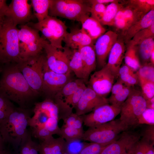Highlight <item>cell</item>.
<instances>
[{
    "instance_id": "cell-57",
    "label": "cell",
    "mask_w": 154,
    "mask_h": 154,
    "mask_svg": "<svg viewBox=\"0 0 154 154\" xmlns=\"http://www.w3.org/2000/svg\"><path fill=\"white\" fill-rule=\"evenodd\" d=\"M63 154H74L73 153H72L69 152L68 151V150L66 151Z\"/></svg>"
},
{
    "instance_id": "cell-23",
    "label": "cell",
    "mask_w": 154,
    "mask_h": 154,
    "mask_svg": "<svg viewBox=\"0 0 154 154\" xmlns=\"http://www.w3.org/2000/svg\"><path fill=\"white\" fill-rule=\"evenodd\" d=\"M84 82L82 79H72L66 83L55 96L53 100L57 105L60 112H63L67 109L65 101Z\"/></svg>"
},
{
    "instance_id": "cell-21",
    "label": "cell",
    "mask_w": 154,
    "mask_h": 154,
    "mask_svg": "<svg viewBox=\"0 0 154 154\" xmlns=\"http://www.w3.org/2000/svg\"><path fill=\"white\" fill-rule=\"evenodd\" d=\"M38 144L39 154H63L68 150V143L62 137L51 136Z\"/></svg>"
},
{
    "instance_id": "cell-3",
    "label": "cell",
    "mask_w": 154,
    "mask_h": 154,
    "mask_svg": "<svg viewBox=\"0 0 154 154\" xmlns=\"http://www.w3.org/2000/svg\"><path fill=\"white\" fill-rule=\"evenodd\" d=\"M0 63L17 64L22 61L18 36L19 29L9 18L1 19Z\"/></svg>"
},
{
    "instance_id": "cell-54",
    "label": "cell",
    "mask_w": 154,
    "mask_h": 154,
    "mask_svg": "<svg viewBox=\"0 0 154 154\" xmlns=\"http://www.w3.org/2000/svg\"><path fill=\"white\" fill-rule=\"evenodd\" d=\"M4 142L0 131V152L3 149V144Z\"/></svg>"
},
{
    "instance_id": "cell-49",
    "label": "cell",
    "mask_w": 154,
    "mask_h": 154,
    "mask_svg": "<svg viewBox=\"0 0 154 154\" xmlns=\"http://www.w3.org/2000/svg\"><path fill=\"white\" fill-rule=\"evenodd\" d=\"M126 86L121 80L118 79L117 82L113 84L112 87L111 91V95L118 93Z\"/></svg>"
},
{
    "instance_id": "cell-12",
    "label": "cell",
    "mask_w": 154,
    "mask_h": 154,
    "mask_svg": "<svg viewBox=\"0 0 154 154\" xmlns=\"http://www.w3.org/2000/svg\"><path fill=\"white\" fill-rule=\"evenodd\" d=\"M44 50L46 54L47 64L51 70L60 74L72 72L69 67L66 53L63 48V50L57 48L46 40Z\"/></svg>"
},
{
    "instance_id": "cell-38",
    "label": "cell",
    "mask_w": 154,
    "mask_h": 154,
    "mask_svg": "<svg viewBox=\"0 0 154 154\" xmlns=\"http://www.w3.org/2000/svg\"><path fill=\"white\" fill-rule=\"evenodd\" d=\"M128 4L145 15L154 9V0H130Z\"/></svg>"
},
{
    "instance_id": "cell-43",
    "label": "cell",
    "mask_w": 154,
    "mask_h": 154,
    "mask_svg": "<svg viewBox=\"0 0 154 154\" xmlns=\"http://www.w3.org/2000/svg\"><path fill=\"white\" fill-rule=\"evenodd\" d=\"M63 125L78 129H83V119L82 115L78 116L72 112L63 120Z\"/></svg>"
},
{
    "instance_id": "cell-46",
    "label": "cell",
    "mask_w": 154,
    "mask_h": 154,
    "mask_svg": "<svg viewBox=\"0 0 154 154\" xmlns=\"http://www.w3.org/2000/svg\"><path fill=\"white\" fill-rule=\"evenodd\" d=\"M106 7L105 5L103 4L95 3L92 4L90 11L91 17L100 22Z\"/></svg>"
},
{
    "instance_id": "cell-33",
    "label": "cell",
    "mask_w": 154,
    "mask_h": 154,
    "mask_svg": "<svg viewBox=\"0 0 154 154\" xmlns=\"http://www.w3.org/2000/svg\"><path fill=\"white\" fill-rule=\"evenodd\" d=\"M154 145L141 138L132 146L128 152L130 154H154Z\"/></svg>"
},
{
    "instance_id": "cell-2",
    "label": "cell",
    "mask_w": 154,
    "mask_h": 154,
    "mask_svg": "<svg viewBox=\"0 0 154 154\" xmlns=\"http://www.w3.org/2000/svg\"><path fill=\"white\" fill-rule=\"evenodd\" d=\"M30 114L27 108L15 107L0 122V131L4 143L10 144L16 151L30 133L27 127Z\"/></svg>"
},
{
    "instance_id": "cell-6",
    "label": "cell",
    "mask_w": 154,
    "mask_h": 154,
    "mask_svg": "<svg viewBox=\"0 0 154 154\" xmlns=\"http://www.w3.org/2000/svg\"><path fill=\"white\" fill-rule=\"evenodd\" d=\"M83 0H51L48 15L80 22L90 13L91 6Z\"/></svg>"
},
{
    "instance_id": "cell-22",
    "label": "cell",
    "mask_w": 154,
    "mask_h": 154,
    "mask_svg": "<svg viewBox=\"0 0 154 154\" xmlns=\"http://www.w3.org/2000/svg\"><path fill=\"white\" fill-rule=\"evenodd\" d=\"M84 71L83 80L84 83L88 82L91 72L96 69V58L94 44L80 47Z\"/></svg>"
},
{
    "instance_id": "cell-37",
    "label": "cell",
    "mask_w": 154,
    "mask_h": 154,
    "mask_svg": "<svg viewBox=\"0 0 154 154\" xmlns=\"http://www.w3.org/2000/svg\"><path fill=\"white\" fill-rule=\"evenodd\" d=\"M133 88L131 87L125 86L118 93L111 95L108 98L109 102L112 105L120 108L130 94Z\"/></svg>"
},
{
    "instance_id": "cell-55",
    "label": "cell",
    "mask_w": 154,
    "mask_h": 154,
    "mask_svg": "<svg viewBox=\"0 0 154 154\" xmlns=\"http://www.w3.org/2000/svg\"><path fill=\"white\" fill-rule=\"evenodd\" d=\"M0 154H15V153H13L12 152L3 149V150L0 152Z\"/></svg>"
},
{
    "instance_id": "cell-9",
    "label": "cell",
    "mask_w": 154,
    "mask_h": 154,
    "mask_svg": "<svg viewBox=\"0 0 154 154\" xmlns=\"http://www.w3.org/2000/svg\"><path fill=\"white\" fill-rule=\"evenodd\" d=\"M146 108V100L142 93L133 88L120 107L119 119L129 127L138 125L141 115Z\"/></svg>"
},
{
    "instance_id": "cell-56",
    "label": "cell",
    "mask_w": 154,
    "mask_h": 154,
    "mask_svg": "<svg viewBox=\"0 0 154 154\" xmlns=\"http://www.w3.org/2000/svg\"><path fill=\"white\" fill-rule=\"evenodd\" d=\"M150 63L153 65L154 64V50H153L150 55Z\"/></svg>"
},
{
    "instance_id": "cell-19",
    "label": "cell",
    "mask_w": 154,
    "mask_h": 154,
    "mask_svg": "<svg viewBox=\"0 0 154 154\" xmlns=\"http://www.w3.org/2000/svg\"><path fill=\"white\" fill-rule=\"evenodd\" d=\"M125 50L123 40L118 38L108 56V61L106 65L113 73L116 78H118L119 71L124 58Z\"/></svg>"
},
{
    "instance_id": "cell-58",
    "label": "cell",
    "mask_w": 154,
    "mask_h": 154,
    "mask_svg": "<svg viewBox=\"0 0 154 154\" xmlns=\"http://www.w3.org/2000/svg\"><path fill=\"white\" fill-rule=\"evenodd\" d=\"M124 154H130L128 152H127L125 153Z\"/></svg>"
},
{
    "instance_id": "cell-40",
    "label": "cell",
    "mask_w": 154,
    "mask_h": 154,
    "mask_svg": "<svg viewBox=\"0 0 154 154\" xmlns=\"http://www.w3.org/2000/svg\"><path fill=\"white\" fill-rule=\"evenodd\" d=\"M86 87L85 83L83 82L75 91L65 100L64 102L68 108L72 109L75 108Z\"/></svg>"
},
{
    "instance_id": "cell-59",
    "label": "cell",
    "mask_w": 154,
    "mask_h": 154,
    "mask_svg": "<svg viewBox=\"0 0 154 154\" xmlns=\"http://www.w3.org/2000/svg\"><path fill=\"white\" fill-rule=\"evenodd\" d=\"M1 20H0V30L1 29Z\"/></svg>"
},
{
    "instance_id": "cell-31",
    "label": "cell",
    "mask_w": 154,
    "mask_h": 154,
    "mask_svg": "<svg viewBox=\"0 0 154 154\" xmlns=\"http://www.w3.org/2000/svg\"><path fill=\"white\" fill-rule=\"evenodd\" d=\"M154 37L147 39L137 46L139 55L143 64L148 63L151 52L154 50Z\"/></svg>"
},
{
    "instance_id": "cell-4",
    "label": "cell",
    "mask_w": 154,
    "mask_h": 154,
    "mask_svg": "<svg viewBox=\"0 0 154 154\" xmlns=\"http://www.w3.org/2000/svg\"><path fill=\"white\" fill-rule=\"evenodd\" d=\"M129 127L119 118L97 126L89 127L84 132L82 139L92 143L109 144L122 132Z\"/></svg>"
},
{
    "instance_id": "cell-26",
    "label": "cell",
    "mask_w": 154,
    "mask_h": 154,
    "mask_svg": "<svg viewBox=\"0 0 154 154\" xmlns=\"http://www.w3.org/2000/svg\"><path fill=\"white\" fill-rule=\"evenodd\" d=\"M63 48L67 54L70 69L77 78L83 80V66L79 49H72L66 46Z\"/></svg>"
},
{
    "instance_id": "cell-35",
    "label": "cell",
    "mask_w": 154,
    "mask_h": 154,
    "mask_svg": "<svg viewBox=\"0 0 154 154\" xmlns=\"http://www.w3.org/2000/svg\"><path fill=\"white\" fill-rule=\"evenodd\" d=\"M145 15L130 5L128 4L125 7H124L123 18L126 23L127 30Z\"/></svg>"
},
{
    "instance_id": "cell-1",
    "label": "cell",
    "mask_w": 154,
    "mask_h": 154,
    "mask_svg": "<svg viewBox=\"0 0 154 154\" xmlns=\"http://www.w3.org/2000/svg\"><path fill=\"white\" fill-rule=\"evenodd\" d=\"M0 79V94L20 107L27 106L37 96L30 87L16 64H5Z\"/></svg>"
},
{
    "instance_id": "cell-39",
    "label": "cell",
    "mask_w": 154,
    "mask_h": 154,
    "mask_svg": "<svg viewBox=\"0 0 154 154\" xmlns=\"http://www.w3.org/2000/svg\"><path fill=\"white\" fill-rule=\"evenodd\" d=\"M142 90V94L146 100L154 97V82L148 80L138 75Z\"/></svg>"
},
{
    "instance_id": "cell-17",
    "label": "cell",
    "mask_w": 154,
    "mask_h": 154,
    "mask_svg": "<svg viewBox=\"0 0 154 154\" xmlns=\"http://www.w3.org/2000/svg\"><path fill=\"white\" fill-rule=\"evenodd\" d=\"M31 7L27 0H12L8 5L4 16L10 19L16 26L25 25L31 19Z\"/></svg>"
},
{
    "instance_id": "cell-15",
    "label": "cell",
    "mask_w": 154,
    "mask_h": 154,
    "mask_svg": "<svg viewBox=\"0 0 154 154\" xmlns=\"http://www.w3.org/2000/svg\"><path fill=\"white\" fill-rule=\"evenodd\" d=\"M141 137L139 132L129 129L123 131L115 141L106 146L100 154H124Z\"/></svg>"
},
{
    "instance_id": "cell-14",
    "label": "cell",
    "mask_w": 154,
    "mask_h": 154,
    "mask_svg": "<svg viewBox=\"0 0 154 154\" xmlns=\"http://www.w3.org/2000/svg\"><path fill=\"white\" fill-rule=\"evenodd\" d=\"M120 112V108L112 104H105L89 114L82 115L83 123L89 127L100 125L114 119Z\"/></svg>"
},
{
    "instance_id": "cell-24",
    "label": "cell",
    "mask_w": 154,
    "mask_h": 154,
    "mask_svg": "<svg viewBox=\"0 0 154 154\" xmlns=\"http://www.w3.org/2000/svg\"><path fill=\"white\" fill-rule=\"evenodd\" d=\"M154 23V9L145 14L131 26L123 34L124 42L127 43L137 33L147 28Z\"/></svg>"
},
{
    "instance_id": "cell-11",
    "label": "cell",
    "mask_w": 154,
    "mask_h": 154,
    "mask_svg": "<svg viewBox=\"0 0 154 154\" xmlns=\"http://www.w3.org/2000/svg\"><path fill=\"white\" fill-rule=\"evenodd\" d=\"M43 82L42 94L46 98L53 99L55 96L68 82L72 80L71 73L60 74L51 70L46 60L43 67Z\"/></svg>"
},
{
    "instance_id": "cell-44",
    "label": "cell",
    "mask_w": 154,
    "mask_h": 154,
    "mask_svg": "<svg viewBox=\"0 0 154 154\" xmlns=\"http://www.w3.org/2000/svg\"><path fill=\"white\" fill-rule=\"evenodd\" d=\"M137 72L139 76L154 82V65L151 63L143 64Z\"/></svg>"
},
{
    "instance_id": "cell-45",
    "label": "cell",
    "mask_w": 154,
    "mask_h": 154,
    "mask_svg": "<svg viewBox=\"0 0 154 154\" xmlns=\"http://www.w3.org/2000/svg\"><path fill=\"white\" fill-rule=\"evenodd\" d=\"M154 125V109L147 108L141 115L138 120V124Z\"/></svg>"
},
{
    "instance_id": "cell-50",
    "label": "cell",
    "mask_w": 154,
    "mask_h": 154,
    "mask_svg": "<svg viewBox=\"0 0 154 154\" xmlns=\"http://www.w3.org/2000/svg\"><path fill=\"white\" fill-rule=\"evenodd\" d=\"M8 5L5 0H0V19L5 16V13Z\"/></svg>"
},
{
    "instance_id": "cell-29",
    "label": "cell",
    "mask_w": 154,
    "mask_h": 154,
    "mask_svg": "<svg viewBox=\"0 0 154 154\" xmlns=\"http://www.w3.org/2000/svg\"><path fill=\"white\" fill-rule=\"evenodd\" d=\"M123 6L119 0L109 4L106 7L100 23L102 25L113 26L117 13Z\"/></svg>"
},
{
    "instance_id": "cell-60",
    "label": "cell",
    "mask_w": 154,
    "mask_h": 154,
    "mask_svg": "<svg viewBox=\"0 0 154 154\" xmlns=\"http://www.w3.org/2000/svg\"><path fill=\"white\" fill-rule=\"evenodd\" d=\"M1 69L0 68V72H1Z\"/></svg>"
},
{
    "instance_id": "cell-51",
    "label": "cell",
    "mask_w": 154,
    "mask_h": 154,
    "mask_svg": "<svg viewBox=\"0 0 154 154\" xmlns=\"http://www.w3.org/2000/svg\"><path fill=\"white\" fill-rule=\"evenodd\" d=\"M117 0H91L87 1L91 4L95 3L101 4L105 5V4L117 1Z\"/></svg>"
},
{
    "instance_id": "cell-5",
    "label": "cell",
    "mask_w": 154,
    "mask_h": 154,
    "mask_svg": "<svg viewBox=\"0 0 154 154\" xmlns=\"http://www.w3.org/2000/svg\"><path fill=\"white\" fill-rule=\"evenodd\" d=\"M20 27L18 36L23 60H27L40 54L46 40L40 36L39 31L27 24L20 25Z\"/></svg>"
},
{
    "instance_id": "cell-52",
    "label": "cell",
    "mask_w": 154,
    "mask_h": 154,
    "mask_svg": "<svg viewBox=\"0 0 154 154\" xmlns=\"http://www.w3.org/2000/svg\"><path fill=\"white\" fill-rule=\"evenodd\" d=\"M146 108L154 109V97L146 100Z\"/></svg>"
},
{
    "instance_id": "cell-53",
    "label": "cell",
    "mask_w": 154,
    "mask_h": 154,
    "mask_svg": "<svg viewBox=\"0 0 154 154\" xmlns=\"http://www.w3.org/2000/svg\"><path fill=\"white\" fill-rule=\"evenodd\" d=\"M124 7L123 6L118 11L115 17L114 21L115 20L123 18Z\"/></svg>"
},
{
    "instance_id": "cell-25",
    "label": "cell",
    "mask_w": 154,
    "mask_h": 154,
    "mask_svg": "<svg viewBox=\"0 0 154 154\" xmlns=\"http://www.w3.org/2000/svg\"><path fill=\"white\" fill-rule=\"evenodd\" d=\"M80 22L82 24L81 28L94 41L106 32V30L103 25L88 15L83 17Z\"/></svg>"
},
{
    "instance_id": "cell-30",
    "label": "cell",
    "mask_w": 154,
    "mask_h": 154,
    "mask_svg": "<svg viewBox=\"0 0 154 154\" xmlns=\"http://www.w3.org/2000/svg\"><path fill=\"white\" fill-rule=\"evenodd\" d=\"M31 5L38 22L44 19L48 15L51 0H31Z\"/></svg>"
},
{
    "instance_id": "cell-34",
    "label": "cell",
    "mask_w": 154,
    "mask_h": 154,
    "mask_svg": "<svg viewBox=\"0 0 154 154\" xmlns=\"http://www.w3.org/2000/svg\"><path fill=\"white\" fill-rule=\"evenodd\" d=\"M15 154H39L38 144L33 141L29 133L28 136L21 143Z\"/></svg>"
},
{
    "instance_id": "cell-42",
    "label": "cell",
    "mask_w": 154,
    "mask_h": 154,
    "mask_svg": "<svg viewBox=\"0 0 154 154\" xmlns=\"http://www.w3.org/2000/svg\"><path fill=\"white\" fill-rule=\"evenodd\" d=\"M109 144L92 142L86 143L78 154H100L103 149Z\"/></svg>"
},
{
    "instance_id": "cell-20",
    "label": "cell",
    "mask_w": 154,
    "mask_h": 154,
    "mask_svg": "<svg viewBox=\"0 0 154 154\" xmlns=\"http://www.w3.org/2000/svg\"><path fill=\"white\" fill-rule=\"evenodd\" d=\"M66 46L77 49L82 46L94 44V41L81 28L72 29L63 40Z\"/></svg>"
},
{
    "instance_id": "cell-27",
    "label": "cell",
    "mask_w": 154,
    "mask_h": 154,
    "mask_svg": "<svg viewBox=\"0 0 154 154\" xmlns=\"http://www.w3.org/2000/svg\"><path fill=\"white\" fill-rule=\"evenodd\" d=\"M137 46L127 44L124 57L125 64L135 72L141 66Z\"/></svg>"
},
{
    "instance_id": "cell-16",
    "label": "cell",
    "mask_w": 154,
    "mask_h": 154,
    "mask_svg": "<svg viewBox=\"0 0 154 154\" xmlns=\"http://www.w3.org/2000/svg\"><path fill=\"white\" fill-rule=\"evenodd\" d=\"M109 103L108 98L98 94L88 86L75 108V113L78 116L84 115Z\"/></svg>"
},
{
    "instance_id": "cell-47",
    "label": "cell",
    "mask_w": 154,
    "mask_h": 154,
    "mask_svg": "<svg viewBox=\"0 0 154 154\" xmlns=\"http://www.w3.org/2000/svg\"><path fill=\"white\" fill-rule=\"evenodd\" d=\"M31 135L40 141L52 136L51 133L44 127H37L31 128Z\"/></svg>"
},
{
    "instance_id": "cell-32",
    "label": "cell",
    "mask_w": 154,
    "mask_h": 154,
    "mask_svg": "<svg viewBox=\"0 0 154 154\" xmlns=\"http://www.w3.org/2000/svg\"><path fill=\"white\" fill-rule=\"evenodd\" d=\"M60 129V136L68 144L71 142L82 139L84 131L83 129H78L63 125Z\"/></svg>"
},
{
    "instance_id": "cell-18",
    "label": "cell",
    "mask_w": 154,
    "mask_h": 154,
    "mask_svg": "<svg viewBox=\"0 0 154 154\" xmlns=\"http://www.w3.org/2000/svg\"><path fill=\"white\" fill-rule=\"evenodd\" d=\"M118 37L116 33L109 31L99 37L94 45L98 66L102 68L106 64V59Z\"/></svg>"
},
{
    "instance_id": "cell-10",
    "label": "cell",
    "mask_w": 154,
    "mask_h": 154,
    "mask_svg": "<svg viewBox=\"0 0 154 154\" xmlns=\"http://www.w3.org/2000/svg\"><path fill=\"white\" fill-rule=\"evenodd\" d=\"M34 115L29 122L31 128L44 127L46 124L56 123L59 119L58 107L54 101L46 98L43 101L35 104Z\"/></svg>"
},
{
    "instance_id": "cell-36",
    "label": "cell",
    "mask_w": 154,
    "mask_h": 154,
    "mask_svg": "<svg viewBox=\"0 0 154 154\" xmlns=\"http://www.w3.org/2000/svg\"><path fill=\"white\" fill-rule=\"evenodd\" d=\"M153 37H154V23L137 33L127 44L137 46L145 39Z\"/></svg>"
},
{
    "instance_id": "cell-41",
    "label": "cell",
    "mask_w": 154,
    "mask_h": 154,
    "mask_svg": "<svg viewBox=\"0 0 154 154\" xmlns=\"http://www.w3.org/2000/svg\"><path fill=\"white\" fill-rule=\"evenodd\" d=\"M15 107L11 101L0 94V122L9 115Z\"/></svg>"
},
{
    "instance_id": "cell-8",
    "label": "cell",
    "mask_w": 154,
    "mask_h": 154,
    "mask_svg": "<svg viewBox=\"0 0 154 154\" xmlns=\"http://www.w3.org/2000/svg\"><path fill=\"white\" fill-rule=\"evenodd\" d=\"M27 24L41 32L52 46L63 49L62 42L68 32L67 27L63 21L56 17L48 15L40 22L28 23Z\"/></svg>"
},
{
    "instance_id": "cell-48",
    "label": "cell",
    "mask_w": 154,
    "mask_h": 154,
    "mask_svg": "<svg viewBox=\"0 0 154 154\" xmlns=\"http://www.w3.org/2000/svg\"><path fill=\"white\" fill-rule=\"evenodd\" d=\"M147 125L141 134V139L154 144V125Z\"/></svg>"
},
{
    "instance_id": "cell-28",
    "label": "cell",
    "mask_w": 154,
    "mask_h": 154,
    "mask_svg": "<svg viewBox=\"0 0 154 154\" xmlns=\"http://www.w3.org/2000/svg\"><path fill=\"white\" fill-rule=\"evenodd\" d=\"M118 77L125 85L130 87L136 84L139 81L137 72L134 71L125 64L120 67Z\"/></svg>"
},
{
    "instance_id": "cell-13",
    "label": "cell",
    "mask_w": 154,
    "mask_h": 154,
    "mask_svg": "<svg viewBox=\"0 0 154 154\" xmlns=\"http://www.w3.org/2000/svg\"><path fill=\"white\" fill-rule=\"evenodd\" d=\"M116 78L113 73L105 65L91 75L88 86L98 94L105 97L111 92Z\"/></svg>"
},
{
    "instance_id": "cell-7",
    "label": "cell",
    "mask_w": 154,
    "mask_h": 154,
    "mask_svg": "<svg viewBox=\"0 0 154 154\" xmlns=\"http://www.w3.org/2000/svg\"><path fill=\"white\" fill-rule=\"evenodd\" d=\"M45 55L38 56L16 64L31 88L38 96L42 94Z\"/></svg>"
}]
</instances>
